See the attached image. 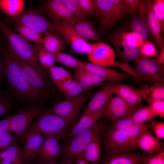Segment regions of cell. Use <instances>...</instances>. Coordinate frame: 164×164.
<instances>
[{
    "instance_id": "6da1fadb",
    "label": "cell",
    "mask_w": 164,
    "mask_h": 164,
    "mask_svg": "<svg viewBox=\"0 0 164 164\" xmlns=\"http://www.w3.org/2000/svg\"><path fill=\"white\" fill-rule=\"evenodd\" d=\"M0 52L4 63V78L12 92L19 101L26 104L42 105L48 100L30 85L15 56L0 37Z\"/></svg>"
},
{
    "instance_id": "7a4b0ae2",
    "label": "cell",
    "mask_w": 164,
    "mask_h": 164,
    "mask_svg": "<svg viewBox=\"0 0 164 164\" xmlns=\"http://www.w3.org/2000/svg\"><path fill=\"white\" fill-rule=\"evenodd\" d=\"M0 31L6 44L14 56L28 63L45 77L49 78L47 69L38 61L35 44L13 31L0 16Z\"/></svg>"
},
{
    "instance_id": "3957f363",
    "label": "cell",
    "mask_w": 164,
    "mask_h": 164,
    "mask_svg": "<svg viewBox=\"0 0 164 164\" xmlns=\"http://www.w3.org/2000/svg\"><path fill=\"white\" fill-rule=\"evenodd\" d=\"M105 124L98 122L91 128L79 133L61 146L58 158L60 161L75 164L90 142L105 129Z\"/></svg>"
},
{
    "instance_id": "277c9868",
    "label": "cell",
    "mask_w": 164,
    "mask_h": 164,
    "mask_svg": "<svg viewBox=\"0 0 164 164\" xmlns=\"http://www.w3.org/2000/svg\"><path fill=\"white\" fill-rule=\"evenodd\" d=\"M69 128L67 121L54 113L45 110L38 117L20 142L23 143L32 134L43 135L46 137L54 136L59 140L64 138Z\"/></svg>"
},
{
    "instance_id": "5b68a950",
    "label": "cell",
    "mask_w": 164,
    "mask_h": 164,
    "mask_svg": "<svg viewBox=\"0 0 164 164\" xmlns=\"http://www.w3.org/2000/svg\"><path fill=\"white\" fill-rule=\"evenodd\" d=\"M95 16L101 31L107 30L129 14L123 0H94Z\"/></svg>"
},
{
    "instance_id": "8992f818",
    "label": "cell",
    "mask_w": 164,
    "mask_h": 164,
    "mask_svg": "<svg viewBox=\"0 0 164 164\" xmlns=\"http://www.w3.org/2000/svg\"><path fill=\"white\" fill-rule=\"evenodd\" d=\"M45 110L41 105H25L15 113L11 115L9 130L20 142L34 122Z\"/></svg>"
},
{
    "instance_id": "52a82bcc",
    "label": "cell",
    "mask_w": 164,
    "mask_h": 164,
    "mask_svg": "<svg viewBox=\"0 0 164 164\" xmlns=\"http://www.w3.org/2000/svg\"><path fill=\"white\" fill-rule=\"evenodd\" d=\"M5 22L8 24H19L44 34L50 32L60 35L52 23L40 12L29 10L14 17L6 16Z\"/></svg>"
},
{
    "instance_id": "ba28073f",
    "label": "cell",
    "mask_w": 164,
    "mask_h": 164,
    "mask_svg": "<svg viewBox=\"0 0 164 164\" xmlns=\"http://www.w3.org/2000/svg\"><path fill=\"white\" fill-rule=\"evenodd\" d=\"M91 95V90L85 91L77 96L53 104L47 110L65 119L69 128L73 127L80 111Z\"/></svg>"
},
{
    "instance_id": "9c48e42d",
    "label": "cell",
    "mask_w": 164,
    "mask_h": 164,
    "mask_svg": "<svg viewBox=\"0 0 164 164\" xmlns=\"http://www.w3.org/2000/svg\"><path fill=\"white\" fill-rule=\"evenodd\" d=\"M103 145L107 154L131 152L137 148L136 141L125 133L110 127L105 133Z\"/></svg>"
},
{
    "instance_id": "30bf717a",
    "label": "cell",
    "mask_w": 164,
    "mask_h": 164,
    "mask_svg": "<svg viewBox=\"0 0 164 164\" xmlns=\"http://www.w3.org/2000/svg\"><path fill=\"white\" fill-rule=\"evenodd\" d=\"M49 15L50 21L57 30L71 51L77 54H88L91 44L80 37L75 31L72 26Z\"/></svg>"
},
{
    "instance_id": "8fae6325",
    "label": "cell",
    "mask_w": 164,
    "mask_h": 164,
    "mask_svg": "<svg viewBox=\"0 0 164 164\" xmlns=\"http://www.w3.org/2000/svg\"><path fill=\"white\" fill-rule=\"evenodd\" d=\"M134 61V70L141 80L152 84H163V64L150 57L141 56Z\"/></svg>"
},
{
    "instance_id": "7c38bea8",
    "label": "cell",
    "mask_w": 164,
    "mask_h": 164,
    "mask_svg": "<svg viewBox=\"0 0 164 164\" xmlns=\"http://www.w3.org/2000/svg\"><path fill=\"white\" fill-rule=\"evenodd\" d=\"M14 56L30 84L35 90L48 99L56 96L55 88L50 79L44 77L26 62Z\"/></svg>"
},
{
    "instance_id": "4fadbf2b",
    "label": "cell",
    "mask_w": 164,
    "mask_h": 164,
    "mask_svg": "<svg viewBox=\"0 0 164 164\" xmlns=\"http://www.w3.org/2000/svg\"><path fill=\"white\" fill-rule=\"evenodd\" d=\"M87 55L91 63L101 66H113L115 62L114 50L110 46L102 42L91 44Z\"/></svg>"
},
{
    "instance_id": "5bb4252c",
    "label": "cell",
    "mask_w": 164,
    "mask_h": 164,
    "mask_svg": "<svg viewBox=\"0 0 164 164\" xmlns=\"http://www.w3.org/2000/svg\"><path fill=\"white\" fill-rule=\"evenodd\" d=\"M120 83L119 81L108 80L104 82L93 96L80 117L97 111L104 107L113 95L115 87Z\"/></svg>"
},
{
    "instance_id": "9a60e30c",
    "label": "cell",
    "mask_w": 164,
    "mask_h": 164,
    "mask_svg": "<svg viewBox=\"0 0 164 164\" xmlns=\"http://www.w3.org/2000/svg\"><path fill=\"white\" fill-rule=\"evenodd\" d=\"M138 108L129 104L120 98L113 95L104 107L103 117L113 120L130 116Z\"/></svg>"
},
{
    "instance_id": "2e32d148",
    "label": "cell",
    "mask_w": 164,
    "mask_h": 164,
    "mask_svg": "<svg viewBox=\"0 0 164 164\" xmlns=\"http://www.w3.org/2000/svg\"><path fill=\"white\" fill-rule=\"evenodd\" d=\"M45 6L48 15L72 26L83 19L74 14L62 0H48Z\"/></svg>"
},
{
    "instance_id": "e0dca14e",
    "label": "cell",
    "mask_w": 164,
    "mask_h": 164,
    "mask_svg": "<svg viewBox=\"0 0 164 164\" xmlns=\"http://www.w3.org/2000/svg\"><path fill=\"white\" fill-rule=\"evenodd\" d=\"M110 41L124 62L134 61L141 56L139 48L132 46L124 39L122 30L112 34Z\"/></svg>"
},
{
    "instance_id": "ac0fdd59",
    "label": "cell",
    "mask_w": 164,
    "mask_h": 164,
    "mask_svg": "<svg viewBox=\"0 0 164 164\" xmlns=\"http://www.w3.org/2000/svg\"><path fill=\"white\" fill-rule=\"evenodd\" d=\"M130 115L112 120L110 127L124 132L136 142L140 136L149 129L150 124H138Z\"/></svg>"
},
{
    "instance_id": "d6986e66",
    "label": "cell",
    "mask_w": 164,
    "mask_h": 164,
    "mask_svg": "<svg viewBox=\"0 0 164 164\" xmlns=\"http://www.w3.org/2000/svg\"><path fill=\"white\" fill-rule=\"evenodd\" d=\"M80 68L92 73L106 81L119 82L120 80L131 79L132 78L128 74L91 63H84Z\"/></svg>"
},
{
    "instance_id": "ffe728a7",
    "label": "cell",
    "mask_w": 164,
    "mask_h": 164,
    "mask_svg": "<svg viewBox=\"0 0 164 164\" xmlns=\"http://www.w3.org/2000/svg\"><path fill=\"white\" fill-rule=\"evenodd\" d=\"M59 141L54 136L46 137L39 150L35 161H56L61 149Z\"/></svg>"
},
{
    "instance_id": "44dd1931",
    "label": "cell",
    "mask_w": 164,
    "mask_h": 164,
    "mask_svg": "<svg viewBox=\"0 0 164 164\" xmlns=\"http://www.w3.org/2000/svg\"><path fill=\"white\" fill-rule=\"evenodd\" d=\"M105 106L97 111L80 117L79 121L74 125L70 131L67 133L64 138L65 142H67L79 133L95 125L103 117Z\"/></svg>"
},
{
    "instance_id": "7402d4cb",
    "label": "cell",
    "mask_w": 164,
    "mask_h": 164,
    "mask_svg": "<svg viewBox=\"0 0 164 164\" xmlns=\"http://www.w3.org/2000/svg\"><path fill=\"white\" fill-rule=\"evenodd\" d=\"M137 148L149 155L158 153L164 150V142L154 136L149 130L143 133L136 141Z\"/></svg>"
},
{
    "instance_id": "603a6c76",
    "label": "cell",
    "mask_w": 164,
    "mask_h": 164,
    "mask_svg": "<svg viewBox=\"0 0 164 164\" xmlns=\"http://www.w3.org/2000/svg\"><path fill=\"white\" fill-rule=\"evenodd\" d=\"M43 135L32 134L29 135L23 143L22 148L24 162L26 161L35 160L36 156L43 142L46 138Z\"/></svg>"
},
{
    "instance_id": "cb8c5ba5",
    "label": "cell",
    "mask_w": 164,
    "mask_h": 164,
    "mask_svg": "<svg viewBox=\"0 0 164 164\" xmlns=\"http://www.w3.org/2000/svg\"><path fill=\"white\" fill-rule=\"evenodd\" d=\"M144 154L125 152L107 154L101 159V164H138L142 163Z\"/></svg>"
},
{
    "instance_id": "d4e9b609",
    "label": "cell",
    "mask_w": 164,
    "mask_h": 164,
    "mask_svg": "<svg viewBox=\"0 0 164 164\" xmlns=\"http://www.w3.org/2000/svg\"><path fill=\"white\" fill-rule=\"evenodd\" d=\"M147 7V22L148 27L160 50L164 47V40L160 22L154 14L152 9V1L146 0Z\"/></svg>"
},
{
    "instance_id": "484cf974",
    "label": "cell",
    "mask_w": 164,
    "mask_h": 164,
    "mask_svg": "<svg viewBox=\"0 0 164 164\" xmlns=\"http://www.w3.org/2000/svg\"><path fill=\"white\" fill-rule=\"evenodd\" d=\"M114 94L132 106L137 108L141 107V96L137 90L130 86L120 83L114 87Z\"/></svg>"
},
{
    "instance_id": "4316f807",
    "label": "cell",
    "mask_w": 164,
    "mask_h": 164,
    "mask_svg": "<svg viewBox=\"0 0 164 164\" xmlns=\"http://www.w3.org/2000/svg\"><path fill=\"white\" fill-rule=\"evenodd\" d=\"M74 78L85 91L90 90L102 84L105 81L98 76L81 68L76 70Z\"/></svg>"
},
{
    "instance_id": "83f0119b",
    "label": "cell",
    "mask_w": 164,
    "mask_h": 164,
    "mask_svg": "<svg viewBox=\"0 0 164 164\" xmlns=\"http://www.w3.org/2000/svg\"><path fill=\"white\" fill-rule=\"evenodd\" d=\"M72 27L76 32L86 41L102 42L99 33L88 19H81Z\"/></svg>"
},
{
    "instance_id": "f1b7e54d",
    "label": "cell",
    "mask_w": 164,
    "mask_h": 164,
    "mask_svg": "<svg viewBox=\"0 0 164 164\" xmlns=\"http://www.w3.org/2000/svg\"><path fill=\"white\" fill-rule=\"evenodd\" d=\"M100 134L96 135L90 142L82 155L89 164H98L100 162L102 148Z\"/></svg>"
},
{
    "instance_id": "f546056e",
    "label": "cell",
    "mask_w": 164,
    "mask_h": 164,
    "mask_svg": "<svg viewBox=\"0 0 164 164\" xmlns=\"http://www.w3.org/2000/svg\"><path fill=\"white\" fill-rule=\"evenodd\" d=\"M50 80L65 99L76 96L85 91L78 83L73 79L63 81Z\"/></svg>"
},
{
    "instance_id": "4dcf8cb0",
    "label": "cell",
    "mask_w": 164,
    "mask_h": 164,
    "mask_svg": "<svg viewBox=\"0 0 164 164\" xmlns=\"http://www.w3.org/2000/svg\"><path fill=\"white\" fill-rule=\"evenodd\" d=\"M42 45L48 52L54 54L62 52L65 48V42L60 35L47 32L44 34Z\"/></svg>"
},
{
    "instance_id": "1f68e13d",
    "label": "cell",
    "mask_w": 164,
    "mask_h": 164,
    "mask_svg": "<svg viewBox=\"0 0 164 164\" xmlns=\"http://www.w3.org/2000/svg\"><path fill=\"white\" fill-rule=\"evenodd\" d=\"M0 160L11 164H23L22 148L18 141L0 153Z\"/></svg>"
},
{
    "instance_id": "d6a6232c",
    "label": "cell",
    "mask_w": 164,
    "mask_h": 164,
    "mask_svg": "<svg viewBox=\"0 0 164 164\" xmlns=\"http://www.w3.org/2000/svg\"><path fill=\"white\" fill-rule=\"evenodd\" d=\"M24 2L22 0H0V10L6 16H17L23 12Z\"/></svg>"
},
{
    "instance_id": "836d02e7",
    "label": "cell",
    "mask_w": 164,
    "mask_h": 164,
    "mask_svg": "<svg viewBox=\"0 0 164 164\" xmlns=\"http://www.w3.org/2000/svg\"><path fill=\"white\" fill-rule=\"evenodd\" d=\"M137 91L142 98L147 101L153 100H164L163 84H151Z\"/></svg>"
},
{
    "instance_id": "e575fe53",
    "label": "cell",
    "mask_w": 164,
    "mask_h": 164,
    "mask_svg": "<svg viewBox=\"0 0 164 164\" xmlns=\"http://www.w3.org/2000/svg\"><path fill=\"white\" fill-rule=\"evenodd\" d=\"M134 16L130 24L132 31L144 41H146L149 38L150 32L147 20L138 15Z\"/></svg>"
},
{
    "instance_id": "d590c367",
    "label": "cell",
    "mask_w": 164,
    "mask_h": 164,
    "mask_svg": "<svg viewBox=\"0 0 164 164\" xmlns=\"http://www.w3.org/2000/svg\"><path fill=\"white\" fill-rule=\"evenodd\" d=\"M14 26L16 32L24 39L32 42L37 46H42L43 34L23 25L15 24Z\"/></svg>"
},
{
    "instance_id": "8d00e7d4",
    "label": "cell",
    "mask_w": 164,
    "mask_h": 164,
    "mask_svg": "<svg viewBox=\"0 0 164 164\" xmlns=\"http://www.w3.org/2000/svg\"><path fill=\"white\" fill-rule=\"evenodd\" d=\"M155 117V115L148 105L137 108L130 115L134 121L139 124H145Z\"/></svg>"
},
{
    "instance_id": "74e56055",
    "label": "cell",
    "mask_w": 164,
    "mask_h": 164,
    "mask_svg": "<svg viewBox=\"0 0 164 164\" xmlns=\"http://www.w3.org/2000/svg\"><path fill=\"white\" fill-rule=\"evenodd\" d=\"M54 55L56 63L76 70L81 68L84 63L68 53L62 52Z\"/></svg>"
},
{
    "instance_id": "f35d334b",
    "label": "cell",
    "mask_w": 164,
    "mask_h": 164,
    "mask_svg": "<svg viewBox=\"0 0 164 164\" xmlns=\"http://www.w3.org/2000/svg\"><path fill=\"white\" fill-rule=\"evenodd\" d=\"M38 61L41 65L47 69L55 65V56L53 54L45 49L43 46L35 45Z\"/></svg>"
},
{
    "instance_id": "ab89813d",
    "label": "cell",
    "mask_w": 164,
    "mask_h": 164,
    "mask_svg": "<svg viewBox=\"0 0 164 164\" xmlns=\"http://www.w3.org/2000/svg\"><path fill=\"white\" fill-rule=\"evenodd\" d=\"M47 70L50 80L63 81L72 79L70 73L61 67L55 65Z\"/></svg>"
},
{
    "instance_id": "60d3db41",
    "label": "cell",
    "mask_w": 164,
    "mask_h": 164,
    "mask_svg": "<svg viewBox=\"0 0 164 164\" xmlns=\"http://www.w3.org/2000/svg\"><path fill=\"white\" fill-rule=\"evenodd\" d=\"M17 141V137L9 130L2 132L0 133V153Z\"/></svg>"
},
{
    "instance_id": "b9f144b4",
    "label": "cell",
    "mask_w": 164,
    "mask_h": 164,
    "mask_svg": "<svg viewBox=\"0 0 164 164\" xmlns=\"http://www.w3.org/2000/svg\"><path fill=\"white\" fill-rule=\"evenodd\" d=\"M152 11L160 22L162 32L164 33V0H153L152 2Z\"/></svg>"
},
{
    "instance_id": "7bdbcfd3",
    "label": "cell",
    "mask_w": 164,
    "mask_h": 164,
    "mask_svg": "<svg viewBox=\"0 0 164 164\" xmlns=\"http://www.w3.org/2000/svg\"><path fill=\"white\" fill-rule=\"evenodd\" d=\"M141 55L147 57H157L158 56L155 45L152 42L144 41L138 48Z\"/></svg>"
},
{
    "instance_id": "ee69618b",
    "label": "cell",
    "mask_w": 164,
    "mask_h": 164,
    "mask_svg": "<svg viewBox=\"0 0 164 164\" xmlns=\"http://www.w3.org/2000/svg\"><path fill=\"white\" fill-rule=\"evenodd\" d=\"M12 106L11 100L0 89V118L11 109Z\"/></svg>"
},
{
    "instance_id": "f6af8a7d",
    "label": "cell",
    "mask_w": 164,
    "mask_h": 164,
    "mask_svg": "<svg viewBox=\"0 0 164 164\" xmlns=\"http://www.w3.org/2000/svg\"><path fill=\"white\" fill-rule=\"evenodd\" d=\"M156 116L164 118V100H153L147 101Z\"/></svg>"
},
{
    "instance_id": "bcb514c9",
    "label": "cell",
    "mask_w": 164,
    "mask_h": 164,
    "mask_svg": "<svg viewBox=\"0 0 164 164\" xmlns=\"http://www.w3.org/2000/svg\"><path fill=\"white\" fill-rule=\"evenodd\" d=\"M62 0L68 7L78 17L83 19H87V17L82 10L77 0Z\"/></svg>"
},
{
    "instance_id": "7dc6e473",
    "label": "cell",
    "mask_w": 164,
    "mask_h": 164,
    "mask_svg": "<svg viewBox=\"0 0 164 164\" xmlns=\"http://www.w3.org/2000/svg\"><path fill=\"white\" fill-rule=\"evenodd\" d=\"M122 35L124 39L132 46L139 48L144 41L135 33L126 32L122 30Z\"/></svg>"
},
{
    "instance_id": "c3c4849f",
    "label": "cell",
    "mask_w": 164,
    "mask_h": 164,
    "mask_svg": "<svg viewBox=\"0 0 164 164\" xmlns=\"http://www.w3.org/2000/svg\"><path fill=\"white\" fill-rule=\"evenodd\" d=\"M142 163L143 164H164V150L155 155H145Z\"/></svg>"
},
{
    "instance_id": "681fc988",
    "label": "cell",
    "mask_w": 164,
    "mask_h": 164,
    "mask_svg": "<svg viewBox=\"0 0 164 164\" xmlns=\"http://www.w3.org/2000/svg\"><path fill=\"white\" fill-rule=\"evenodd\" d=\"M82 10L87 15L95 16L94 0H77Z\"/></svg>"
},
{
    "instance_id": "f907efd6",
    "label": "cell",
    "mask_w": 164,
    "mask_h": 164,
    "mask_svg": "<svg viewBox=\"0 0 164 164\" xmlns=\"http://www.w3.org/2000/svg\"><path fill=\"white\" fill-rule=\"evenodd\" d=\"M149 129L155 133L156 137L159 139L164 138V123L152 121L150 122Z\"/></svg>"
},
{
    "instance_id": "816d5d0a",
    "label": "cell",
    "mask_w": 164,
    "mask_h": 164,
    "mask_svg": "<svg viewBox=\"0 0 164 164\" xmlns=\"http://www.w3.org/2000/svg\"><path fill=\"white\" fill-rule=\"evenodd\" d=\"M113 66L118 67L126 71L129 74L131 75L136 78L140 79L138 75L137 74L134 69L128 64L127 63H120L116 62Z\"/></svg>"
},
{
    "instance_id": "f5cc1de1",
    "label": "cell",
    "mask_w": 164,
    "mask_h": 164,
    "mask_svg": "<svg viewBox=\"0 0 164 164\" xmlns=\"http://www.w3.org/2000/svg\"><path fill=\"white\" fill-rule=\"evenodd\" d=\"M124 3L129 14L134 16L137 12V7L138 0H123Z\"/></svg>"
},
{
    "instance_id": "db71d44e",
    "label": "cell",
    "mask_w": 164,
    "mask_h": 164,
    "mask_svg": "<svg viewBox=\"0 0 164 164\" xmlns=\"http://www.w3.org/2000/svg\"><path fill=\"white\" fill-rule=\"evenodd\" d=\"M137 12L138 15L147 20L148 12L146 0H138Z\"/></svg>"
},
{
    "instance_id": "11a10c76",
    "label": "cell",
    "mask_w": 164,
    "mask_h": 164,
    "mask_svg": "<svg viewBox=\"0 0 164 164\" xmlns=\"http://www.w3.org/2000/svg\"><path fill=\"white\" fill-rule=\"evenodd\" d=\"M11 115L0 121V133L3 131L9 130V122Z\"/></svg>"
},
{
    "instance_id": "9f6ffc18",
    "label": "cell",
    "mask_w": 164,
    "mask_h": 164,
    "mask_svg": "<svg viewBox=\"0 0 164 164\" xmlns=\"http://www.w3.org/2000/svg\"><path fill=\"white\" fill-rule=\"evenodd\" d=\"M4 61L0 52V82L4 78Z\"/></svg>"
},
{
    "instance_id": "6f0895ef",
    "label": "cell",
    "mask_w": 164,
    "mask_h": 164,
    "mask_svg": "<svg viewBox=\"0 0 164 164\" xmlns=\"http://www.w3.org/2000/svg\"><path fill=\"white\" fill-rule=\"evenodd\" d=\"M160 52L157 56V61L159 63L164 64V48L163 47L160 50Z\"/></svg>"
},
{
    "instance_id": "680465c9",
    "label": "cell",
    "mask_w": 164,
    "mask_h": 164,
    "mask_svg": "<svg viewBox=\"0 0 164 164\" xmlns=\"http://www.w3.org/2000/svg\"><path fill=\"white\" fill-rule=\"evenodd\" d=\"M36 164H70L66 162L60 161L56 162V161L44 162L41 161H35Z\"/></svg>"
},
{
    "instance_id": "91938a15",
    "label": "cell",
    "mask_w": 164,
    "mask_h": 164,
    "mask_svg": "<svg viewBox=\"0 0 164 164\" xmlns=\"http://www.w3.org/2000/svg\"><path fill=\"white\" fill-rule=\"evenodd\" d=\"M75 164H89V163L81 156L77 160Z\"/></svg>"
},
{
    "instance_id": "94428289",
    "label": "cell",
    "mask_w": 164,
    "mask_h": 164,
    "mask_svg": "<svg viewBox=\"0 0 164 164\" xmlns=\"http://www.w3.org/2000/svg\"><path fill=\"white\" fill-rule=\"evenodd\" d=\"M23 164H36V162H33L31 161H27L24 162Z\"/></svg>"
},
{
    "instance_id": "6125c7cd",
    "label": "cell",
    "mask_w": 164,
    "mask_h": 164,
    "mask_svg": "<svg viewBox=\"0 0 164 164\" xmlns=\"http://www.w3.org/2000/svg\"><path fill=\"white\" fill-rule=\"evenodd\" d=\"M0 164H11L6 161L0 160Z\"/></svg>"
},
{
    "instance_id": "be15d7a7",
    "label": "cell",
    "mask_w": 164,
    "mask_h": 164,
    "mask_svg": "<svg viewBox=\"0 0 164 164\" xmlns=\"http://www.w3.org/2000/svg\"><path fill=\"white\" fill-rule=\"evenodd\" d=\"M141 164V163H139V164Z\"/></svg>"
}]
</instances>
